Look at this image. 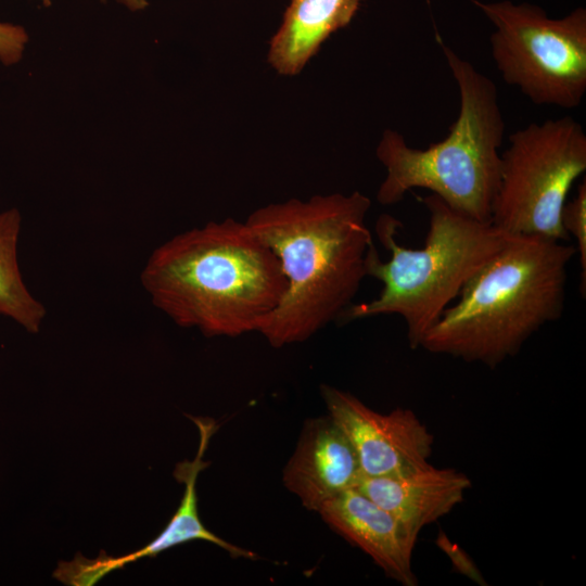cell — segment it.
Masks as SVG:
<instances>
[{"label": "cell", "instance_id": "cell-13", "mask_svg": "<svg viewBox=\"0 0 586 586\" xmlns=\"http://www.w3.org/2000/svg\"><path fill=\"white\" fill-rule=\"evenodd\" d=\"M360 2L291 0L270 41V65L282 75L298 74L332 33L351 23Z\"/></svg>", "mask_w": 586, "mask_h": 586}, {"label": "cell", "instance_id": "cell-14", "mask_svg": "<svg viewBox=\"0 0 586 586\" xmlns=\"http://www.w3.org/2000/svg\"><path fill=\"white\" fill-rule=\"evenodd\" d=\"M22 216L16 208L0 213V316H5L29 333H37L47 315L23 281L17 263V241Z\"/></svg>", "mask_w": 586, "mask_h": 586}, {"label": "cell", "instance_id": "cell-16", "mask_svg": "<svg viewBox=\"0 0 586 586\" xmlns=\"http://www.w3.org/2000/svg\"><path fill=\"white\" fill-rule=\"evenodd\" d=\"M28 34L21 25L0 22V61L5 66L18 63L28 42Z\"/></svg>", "mask_w": 586, "mask_h": 586}, {"label": "cell", "instance_id": "cell-11", "mask_svg": "<svg viewBox=\"0 0 586 586\" xmlns=\"http://www.w3.org/2000/svg\"><path fill=\"white\" fill-rule=\"evenodd\" d=\"M318 513L330 528L366 552L386 576L404 586L418 584L411 566L416 542L390 512L356 487L326 502Z\"/></svg>", "mask_w": 586, "mask_h": 586}, {"label": "cell", "instance_id": "cell-8", "mask_svg": "<svg viewBox=\"0 0 586 586\" xmlns=\"http://www.w3.org/2000/svg\"><path fill=\"white\" fill-rule=\"evenodd\" d=\"M328 415L354 447L365 476L402 473L428 463L434 437L408 408L380 413L349 392L322 384Z\"/></svg>", "mask_w": 586, "mask_h": 586}, {"label": "cell", "instance_id": "cell-9", "mask_svg": "<svg viewBox=\"0 0 586 586\" xmlns=\"http://www.w3.org/2000/svg\"><path fill=\"white\" fill-rule=\"evenodd\" d=\"M361 475L354 447L328 415L305 421L282 481L302 506L318 512L326 502L356 487Z\"/></svg>", "mask_w": 586, "mask_h": 586}, {"label": "cell", "instance_id": "cell-7", "mask_svg": "<svg viewBox=\"0 0 586 586\" xmlns=\"http://www.w3.org/2000/svg\"><path fill=\"white\" fill-rule=\"evenodd\" d=\"M473 2L495 26L491 52L501 78L533 103L577 107L586 93V11L549 18L531 4Z\"/></svg>", "mask_w": 586, "mask_h": 586}, {"label": "cell", "instance_id": "cell-10", "mask_svg": "<svg viewBox=\"0 0 586 586\" xmlns=\"http://www.w3.org/2000/svg\"><path fill=\"white\" fill-rule=\"evenodd\" d=\"M471 487L470 479L451 468L429 462L410 471L361 475L356 488L390 512L417 542L421 530L448 514Z\"/></svg>", "mask_w": 586, "mask_h": 586}, {"label": "cell", "instance_id": "cell-15", "mask_svg": "<svg viewBox=\"0 0 586 586\" xmlns=\"http://www.w3.org/2000/svg\"><path fill=\"white\" fill-rule=\"evenodd\" d=\"M560 221L568 235L576 240V254H578L581 281L579 291L583 296L586 289V180L577 186L573 200L565 202Z\"/></svg>", "mask_w": 586, "mask_h": 586}, {"label": "cell", "instance_id": "cell-3", "mask_svg": "<svg viewBox=\"0 0 586 586\" xmlns=\"http://www.w3.org/2000/svg\"><path fill=\"white\" fill-rule=\"evenodd\" d=\"M575 255L576 247L563 241L512 234L466 283L420 347L497 367L542 327L561 317L568 268Z\"/></svg>", "mask_w": 586, "mask_h": 586}, {"label": "cell", "instance_id": "cell-5", "mask_svg": "<svg viewBox=\"0 0 586 586\" xmlns=\"http://www.w3.org/2000/svg\"><path fill=\"white\" fill-rule=\"evenodd\" d=\"M440 48L459 90L457 119L443 140L423 150L384 130L375 154L386 176L377 200L393 205L412 189H426L453 208L491 221L506 129L497 86L443 41Z\"/></svg>", "mask_w": 586, "mask_h": 586}, {"label": "cell", "instance_id": "cell-17", "mask_svg": "<svg viewBox=\"0 0 586 586\" xmlns=\"http://www.w3.org/2000/svg\"><path fill=\"white\" fill-rule=\"evenodd\" d=\"M104 1V0H102ZM130 11H139L148 5V0H116Z\"/></svg>", "mask_w": 586, "mask_h": 586}, {"label": "cell", "instance_id": "cell-12", "mask_svg": "<svg viewBox=\"0 0 586 586\" xmlns=\"http://www.w3.org/2000/svg\"><path fill=\"white\" fill-rule=\"evenodd\" d=\"M191 419L200 433L199 450L192 461L184 460L175 467V479L184 484L183 496L175 514L164 530L141 549L122 557L106 556L101 551V555L94 559L86 558L84 572L91 583L99 582L106 574L122 569L126 564L146 557H155L160 552L192 540L212 543L226 550L233 558H256V555L251 550L235 546L207 530L199 517L196 481L201 471L209 466V462L204 460V455L218 425L211 418Z\"/></svg>", "mask_w": 586, "mask_h": 586}, {"label": "cell", "instance_id": "cell-4", "mask_svg": "<svg viewBox=\"0 0 586 586\" xmlns=\"http://www.w3.org/2000/svg\"><path fill=\"white\" fill-rule=\"evenodd\" d=\"M429 212V230L420 249L396 241L402 222L382 214L375 234L390 252L381 260L375 244L367 256V277L382 283L379 295L352 304L341 315L343 322L377 316L397 315L407 329L412 349L419 348L430 328L461 293L466 283L488 263L512 234L491 221L470 217L431 193L422 199Z\"/></svg>", "mask_w": 586, "mask_h": 586}, {"label": "cell", "instance_id": "cell-2", "mask_svg": "<svg viewBox=\"0 0 586 586\" xmlns=\"http://www.w3.org/2000/svg\"><path fill=\"white\" fill-rule=\"evenodd\" d=\"M141 284L177 326L206 337L259 332L288 280L271 249L233 218L180 232L148 258Z\"/></svg>", "mask_w": 586, "mask_h": 586}, {"label": "cell", "instance_id": "cell-18", "mask_svg": "<svg viewBox=\"0 0 586 586\" xmlns=\"http://www.w3.org/2000/svg\"><path fill=\"white\" fill-rule=\"evenodd\" d=\"M39 1H41V3L44 4L46 7H48L51 4L52 0H39Z\"/></svg>", "mask_w": 586, "mask_h": 586}, {"label": "cell", "instance_id": "cell-6", "mask_svg": "<svg viewBox=\"0 0 586 586\" xmlns=\"http://www.w3.org/2000/svg\"><path fill=\"white\" fill-rule=\"evenodd\" d=\"M491 222L515 235L570 239L560 221L570 189L586 170V133L572 116L531 123L508 138Z\"/></svg>", "mask_w": 586, "mask_h": 586}, {"label": "cell", "instance_id": "cell-1", "mask_svg": "<svg viewBox=\"0 0 586 586\" xmlns=\"http://www.w3.org/2000/svg\"><path fill=\"white\" fill-rule=\"evenodd\" d=\"M365 194L291 199L251 213L245 222L276 254L288 280L285 294L260 333L280 348L305 342L339 320L367 277L374 245Z\"/></svg>", "mask_w": 586, "mask_h": 586}]
</instances>
